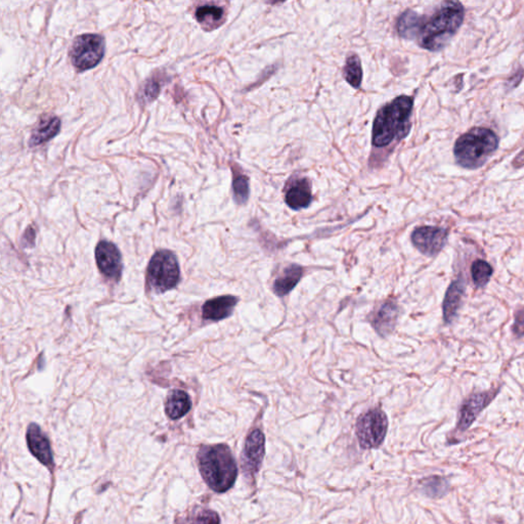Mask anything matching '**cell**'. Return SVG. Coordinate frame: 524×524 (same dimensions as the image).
<instances>
[{"label": "cell", "mask_w": 524, "mask_h": 524, "mask_svg": "<svg viewBox=\"0 0 524 524\" xmlns=\"http://www.w3.org/2000/svg\"><path fill=\"white\" fill-rule=\"evenodd\" d=\"M465 10L460 2H444L429 19L421 17L417 40L423 49L439 51L461 27Z\"/></svg>", "instance_id": "obj_1"}, {"label": "cell", "mask_w": 524, "mask_h": 524, "mask_svg": "<svg viewBox=\"0 0 524 524\" xmlns=\"http://www.w3.org/2000/svg\"><path fill=\"white\" fill-rule=\"evenodd\" d=\"M197 458L202 478L212 491L225 493L233 487L238 467L227 444L202 446Z\"/></svg>", "instance_id": "obj_2"}, {"label": "cell", "mask_w": 524, "mask_h": 524, "mask_svg": "<svg viewBox=\"0 0 524 524\" xmlns=\"http://www.w3.org/2000/svg\"><path fill=\"white\" fill-rule=\"evenodd\" d=\"M413 105V98L401 96L380 109L373 126V145L375 147H385L392 141L407 137L411 128L410 117Z\"/></svg>", "instance_id": "obj_3"}, {"label": "cell", "mask_w": 524, "mask_h": 524, "mask_svg": "<svg viewBox=\"0 0 524 524\" xmlns=\"http://www.w3.org/2000/svg\"><path fill=\"white\" fill-rule=\"evenodd\" d=\"M498 147L499 137L493 130L484 128H472L457 139L455 158L460 166L476 169L487 162Z\"/></svg>", "instance_id": "obj_4"}, {"label": "cell", "mask_w": 524, "mask_h": 524, "mask_svg": "<svg viewBox=\"0 0 524 524\" xmlns=\"http://www.w3.org/2000/svg\"><path fill=\"white\" fill-rule=\"evenodd\" d=\"M147 281L154 291L166 292L177 286L180 280V264L171 251L159 250L148 266Z\"/></svg>", "instance_id": "obj_5"}, {"label": "cell", "mask_w": 524, "mask_h": 524, "mask_svg": "<svg viewBox=\"0 0 524 524\" xmlns=\"http://www.w3.org/2000/svg\"><path fill=\"white\" fill-rule=\"evenodd\" d=\"M105 46V40L98 34L78 36L71 46V62L80 71L94 68L104 57Z\"/></svg>", "instance_id": "obj_6"}, {"label": "cell", "mask_w": 524, "mask_h": 524, "mask_svg": "<svg viewBox=\"0 0 524 524\" xmlns=\"http://www.w3.org/2000/svg\"><path fill=\"white\" fill-rule=\"evenodd\" d=\"M388 429V420L382 410L374 409L363 414L356 422V437L363 448L381 446Z\"/></svg>", "instance_id": "obj_7"}, {"label": "cell", "mask_w": 524, "mask_h": 524, "mask_svg": "<svg viewBox=\"0 0 524 524\" xmlns=\"http://www.w3.org/2000/svg\"><path fill=\"white\" fill-rule=\"evenodd\" d=\"M499 392L500 387H498L496 390L470 394L460 408L457 431L464 433L469 429L474 421L480 415L481 412L491 405Z\"/></svg>", "instance_id": "obj_8"}, {"label": "cell", "mask_w": 524, "mask_h": 524, "mask_svg": "<svg viewBox=\"0 0 524 524\" xmlns=\"http://www.w3.org/2000/svg\"><path fill=\"white\" fill-rule=\"evenodd\" d=\"M448 231L444 227H420L412 234L414 246L425 256L435 257L448 242Z\"/></svg>", "instance_id": "obj_9"}, {"label": "cell", "mask_w": 524, "mask_h": 524, "mask_svg": "<svg viewBox=\"0 0 524 524\" xmlns=\"http://www.w3.org/2000/svg\"><path fill=\"white\" fill-rule=\"evenodd\" d=\"M96 259L103 274L114 280L121 278L123 268L121 253L113 243L108 241L98 243L96 248Z\"/></svg>", "instance_id": "obj_10"}, {"label": "cell", "mask_w": 524, "mask_h": 524, "mask_svg": "<svg viewBox=\"0 0 524 524\" xmlns=\"http://www.w3.org/2000/svg\"><path fill=\"white\" fill-rule=\"evenodd\" d=\"M264 446L265 439L263 433L259 429H254L247 437L242 456L243 470L247 475L253 478L261 469L262 460L265 454Z\"/></svg>", "instance_id": "obj_11"}, {"label": "cell", "mask_w": 524, "mask_h": 524, "mask_svg": "<svg viewBox=\"0 0 524 524\" xmlns=\"http://www.w3.org/2000/svg\"><path fill=\"white\" fill-rule=\"evenodd\" d=\"M399 317V307L393 300H387L370 315L371 324L381 336H387L394 330Z\"/></svg>", "instance_id": "obj_12"}, {"label": "cell", "mask_w": 524, "mask_h": 524, "mask_svg": "<svg viewBox=\"0 0 524 524\" xmlns=\"http://www.w3.org/2000/svg\"><path fill=\"white\" fill-rule=\"evenodd\" d=\"M27 444L30 452L47 467H53L51 444L37 424H30L27 430Z\"/></svg>", "instance_id": "obj_13"}, {"label": "cell", "mask_w": 524, "mask_h": 524, "mask_svg": "<svg viewBox=\"0 0 524 524\" xmlns=\"http://www.w3.org/2000/svg\"><path fill=\"white\" fill-rule=\"evenodd\" d=\"M465 280L462 276L458 277L448 286L446 296H444V304H442L444 320L446 324H452L456 319L464 295H465Z\"/></svg>", "instance_id": "obj_14"}, {"label": "cell", "mask_w": 524, "mask_h": 524, "mask_svg": "<svg viewBox=\"0 0 524 524\" xmlns=\"http://www.w3.org/2000/svg\"><path fill=\"white\" fill-rule=\"evenodd\" d=\"M239 299L235 296L225 295L208 300L202 308V315L206 321L218 322L231 317Z\"/></svg>", "instance_id": "obj_15"}, {"label": "cell", "mask_w": 524, "mask_h": 524, "mask_svg": "<svg viewBox=\"0 0 524 524\" xmlns=\"http://www.w3.org/2000/svg\"><path fill=\"white\" fill-rule=\"evenodd\" d=\"M311 199V184L306 178L294 180L286 192V203L293 210L307 207Z\"/></svg>", "instance_id": "obj_16"}, {"label": "cell", "mask_w": 524, "mask_h": 524, "mask_svg": "<svg viewBox=\"0 0 524 524\" xmlns=\"http://www.w3.org/2000/svg\"><path fill=\"white\" fill-rule=\"evenodd\" d=\"M191 408H192V401L188 393L182 390H173L167 396L165 412L173 420H177L186 415L190 412Z\"/></svg>", "instance_id": "obj_17"}, {"label": "cell", "mask_w": 524, "mask_h": 524, "mask_svg": "<svg viewBox=\"0 0 524 524\" xmlns=\"http://www.w3.org/2000/svg\"><path fill=\"white\" fill-rule=\"evenodd\" d=\"M302 274H304V268L298 264H291L288 266L282 276L279 277L274 282V293L280 297L289 294L302 280Z\"/></svg>", "instance_id": "obj_18"}, {"label": "cell", "mask_w": 524, "mask_h": 524, "mask_svg": "<svg viewBox=\"0 0 524 524\" xmlns=\"http://www.w3.org/2000/svg\"><path fill=\"white\" fill-rule=\"evenodd\" d=\"M61 130V120L58 117H49L40 122L30 137L29 146L37 147L55 137Z\"/></svg>", "instance_id": "obj_19"}, {"label": "cell", "mask_w": 524, "mask_h": 524, "mask_svg": "<svg viewBox=\"0 0 524 524\" xmlns=\"http://www.w3.org/2000/svg\"><path fill=\"white\" fill-rule=\"evenodd\" d=\"M195 17L198 22L203 26L204 29H216L222 23L225 10L220 6L207 4V6H199L195 12Z\"/></svg>", "instance_id": "obj_20"}, {"label": "cell", "mask_w": 524, "mask_h": 524, "mask_svg": "<svg viewBox=\"0 0 524 524\" xmlns=\"http://www.w3.org/2000/svg\"><path fill=\"white\" fill-rule=\"evenodd\" d=\"M421 16L413 10H407L397 21V31L405 40H414L418 33Z\"/></svg>", "instance_id": "obj_21"}, {"label": "cell", "mask_w": 524, "mask_h": 524, "mask_svg": "<svg viewBox=\"0 0 524 524\" xmlns=\"http://www.w3.org/2000/svg\"><path fill=\"white\" fill-rule=\"evenodd\" d=\"M422 491L425 495L433 499H439L448 494L450 484L446 478L433 476L422 481Z\"/></svg>", "instance_id": "obj_22"}, {"label": "cell", "mask_w": 524, "mask_h": 524, "mask_svg": "<svg viewBox=\"0 0 524 524\" xmlns=\"http://www.w3.org/2000/svg\"><path fill=\"white\" fill-rule=\"evenodd\" d=\"M494 268L489 262L478 259L472 263L471 276L474 285L476 288H483L489 284L491 276H493Z\"/></svg>", "instance_id": "obj_23"}, {"label": "cell", "mask_w": 524, "mask_h": 524, "mask_svg": "<svg viewBox=\"0 0 524 524\" xmlns=\"http://www.w3.org/2000/svg\"><path fill=\"white\" fill-rule=\"evenodd\" d=\"M344 77L352 87L358 88L362 85L363 70L358 55H350L344 68Z\"/></svg>", "instance_id": "obj_24"}, {"label": "cell", "mask_w": 524, "mask_h": 524, "mask_svg": "<svg viewBox=\"0 0 524 524\" xmlns=\"http://www.w3.org/2000/svg\"><path fill=\"white\" fill-rule=\"evenodd\" d=\"M182 524H220V519L216 511L197 508L186 517Z\"/></svg>", "instance_id": "obj_25"}, {"label": "cell", "mask_w": 524, "mask_h": 524, "mask_svg": "<svg viewBox=\"0 0 524 524\" xmlns=\"http://www.w3.org/2000/svg\"><path fill=\"white\" fill-rule=\"evenodd\" d=\"M234 196L238 204H245L249 197V180L247 176L238 175L234 177Z\"/></svg>", "instance_id": "obj_26"}, {"label": "cell", "mask_w": 524, "mask_h": 524, "mask_svg": "<svg viewBox=\"0 0 524 524\" xmlns=\"http://www.w3.org/2000/svg\"><path fill=\"white\" fill-rule=\"evenodd\" d=\"M160 92V85L156 80H148L141 89L139 90V100L143 103L152 102L158 96Z\"/></svg>", "instance_id": "obj_27"}, {"label": "cell", "mask_w": 524, "mask_h": 524, "mask_svg": "<svg viewBox=\"0 0 524 524\" xmlns=\"http://www.w3.org/2000/svg\"><path fill=\"white\" fill-rule=\"evenodd\" d=\"M513 334L516 338L524 337V308L515 311L514 324L512 327Z\"/></svg>", "instance_id": "obj_28"}, {"label": "cell", "mask_w": 524, "mask_h": 524, "mask_svg": "<svg viewBox=\"0 0 524 524\" xmlns=\"http://www.w3.org/2000/svg\"><path fill=\"white\" fill-rule=\"evenodd\" d=\"M24 237H26L27 238V240H29L30 245L32 246V245L34 244V240H35V232H34V229H32V227H28Z\"/></svg>", "instance_id": "obj_29"}]
</instances>
